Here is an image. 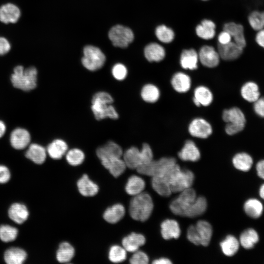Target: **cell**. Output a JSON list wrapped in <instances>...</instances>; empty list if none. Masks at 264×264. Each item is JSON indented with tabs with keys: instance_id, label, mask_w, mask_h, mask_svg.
<instances>
[{
	"instance_id": "obj_3",
	"label": "cell",
	"mask_w": 264,
	"mask_h": 264,
	"mask_svg": "<svg viewBox=\"0 0 264 264\" xmlns=\"http://www.w3.org/2000/svg\"><path fill=\"white\" fill-rule=\"evenodd\" d=\"M113 98L111 95L104 91L95 93L92 99L91 110L95 118L100 120L105 118L116 119L118 114L111 105Z\"/></svg>"
},
{
	"instance_id": "obj_39",
	"label": "cell",
	"mask_w": 264,
	"mask_h": 264,
	"mask_svg": "<svg viewBox=\"0 0 264 264\" xmlns=\"http://www.w3.org/2000/svg\"><path fill=\"white\" fill-rule=\"evenodd\" d=\"M145 187V181L141 177L133 175L128 178L125 190L128 194L134 196L143 192Z\"/></svg>"
},
{
	"instance_id": "obj_10",
	"label": "cell",
	"mask_w": 264,
	"mask_h": 264,
	"mask_svg": "<svg viewBox=\"0 0 264 264\" xmlns=\"http://www.w3.org/2000/svg\"><path fill=\"white\" fill-rule=\"evenodd\" d=\"M83 52L82 63L87 69L95 71L103 66L106 61V57L99 48L92 45H87L84 47Z\"/></svg>"
},
{
	"instance_id": "obj_47",
	"label": "cell",
	"mask_w": 264,
	"mask_h": 264,
	"mask_svg": "<svg viewBox=\"0 0 264 264\" xmlns=\"http://www.w3.org/2000/svg\"><path fill=\"white\" fill-rule=\"evenodd\" d=\"M85 159L83 151L78 149H72L66 152V160L72 166H78L82 164Z\"/></svg>"
},
{
	"instance_id": "obj_50",
	"label": "cell",
	"mask_w": 264,
	"mask_h": 264,
	"mask_svg": "<svg viewBox=\"0 0 264 264\" xmlns=\"http://www.w3.org/2000/svg\"><path fill=\"white\" fill-rule=\"evenodd\" d=\"M252 109L257 116L264 118V96H261L252 103Z\"/></svg>"
},
{
	"instance_id": "obj_35",
	"label": "cell",
	"mask_w": 264,
	"mask_h": 264,
	"mask_svg": "<svg viewBox=\"0 0 264 264\" xmlns=\"http://www.w3.org/2000/svg\"><path fill=\"white\" fill-rule=\"evenodd\" d=\"M125 209L121 204H116L108 208L103 214V218L109 223H115L124 216Z\"/></svg>"
},
{
	"instance_id": "obj_5",
	"label": "cell",
	"mask_w": 264,
	"mask_h": 264,
	"mask_svg": "<svg viewBox=\"0 0 264 264\" xmlns=\"http://www.w3.org/2000/svg\"><path fill=\"white\" fill-rule=\"evenodd\" d=\"M165 176L168 179L172 193H180L191 188L195 176L189 170H182L176 164Z\"/></svg>"
},
{
	"instance_id": "obj_14",
	"label": "cell",
	"mask_w": 264,
	"mask_h": 264,
	"mask_svg": "<svg viewBox=\"0 0 264 264\" xmlns=\"http://www.w3.org/2000/svg\"><path fill=\"white\" fill-rule=\"evenodd\" d=\"M227 31L231 35L232 41L239 46L245 48L247 39L245 35L243 25L234 21H228L223 23L222 29Z\"/></svg>"
},
{
	"instance_id": "obj_36",
	"label": "cell",
	"mask_w": 264,
	"mask_h": 264,
	"mask_svg": "<svg viewBox=\"0 0 264 264\" xmlns=\"http://www.w3.org/2000/svg\"><path fill=\"white\" fill-rule=\"evenodd\" d=\"M243 209L245 214L249 217L258 219L262 216L264 207L260 200L256 198H251L245 202Z\"/></svg>"
},
{
	"instance_id": "obj_32",
	"label": "cell",
	"mask_w": 264,
	"mask_h": 264,
	"mask_svg": "<svg viewBox=\"0 0 264 264\" xmlns=\"http://www.w3.org/2000/svg\"><path fill=\"white\" fill-rule=\"evenodd\" d=\"M80 193L85 197H92L98 192V186L89 179L87 175H84L77 182Z\"/></svg>"
},
{
	"instance_id": "obj_23",
	"label": "cell",
	"mask_w": 264,
	"mask_h": 264,
	"mask_svg": "<svg viewBox=\"0 0 264 264\" xmlns=\"http://www.w3.org/2000/svg\"><path fill=\"white\" fill-rule=\"evenodd\" d=\"M178 157L183 161L195 162L200 157V153L198 148L194 142L187 140L182 148L178 153Z\"/></svg>"
},
{
	"instance_id": "obj_54",
	"label": "cell",
	"mask_w": 264,
	"mask_h": 264,
	"mask_svg": "<svg viewBox=\"0 0 264 264\" xmlns=\"http://www.w3.org/2000/svg\"><path fill=\"white\" fill-rule=\"evenodd\" d=\"M10 48L11 46L8 41L4 37H0V56L8 53Z\"/></svg>"
},
{
	"instance_id": "obj_59",
	"label": "cell",
	"mask_w": 264,
	"mask_h": 264,
	"mask_svg": "<svg viewBox=\"0 0 264 264\" xmlns=\"http://www.w3.org/2000/svg\"><path fill=\"white\" fill-rule=\"evenodd\" d=\"M201 1H208L209 0H200Z\"/></svg>"
},
{
	"instance_id": "obj_12",
	"label": "cell",
	"mask_w": 264,
	"mask_h": 264,
	"mask_svg": "<svg viewBox=\"0 0 264 264\" xmlns=\"http://www.w3.org/2000/svg\"><path fill=\"white\" fill-rule=\"evenodd\" d=\"M198 59L201 64L208 68L217 67L220 63L219 54L214 46L209 44H203L199 48Z\"/></svg>"
},
{
	"instance_id": "obj_46",
	"label": "cell",
	"mask_w": 264,
	"mask_h": 264,
	"mask_svg": "<svg viewBox=\"0 0 264 264\" xmlns=\"http://www.w3.org/2000/svg\"><path fill=\"white\" fill-rule=\"evenodd\" d=\"M127 251L123 247L117 245L112 246L109 252V260L114 263H121L126 260Z\"/></svg>"
},
{
	"instance_id": "obj_15",
	"label": "cell",
	"mask_w": 264,
	"mask_h": 264,
	"mask_svg": "<svg viewBox=\"0 0 264 264\" xmlns=\"http://www.w3.org/2000/svg\"><path fill=\"white\" fill-rule=\"evenodd\" d=\"M189 133L193 137L205 139L210 136L213 130L211 124L205 119L197 118L193 119L188 126Z\"/></svg>"
},
{
	"instance_id": "obj_34",
	"label": "cell",
	"mask_w": 264,
	"mask_h": 264,
	"mask_svg": "<svg viewBox=\"0 0 264 264\" xmlns=\"http://www.w3.org/2000/svg\"><path fill=\"white\" fill-rule=\"evenodd\" d=\"M154 35L157 40L164 44L172 43L176 37L173 29L164 23L156 26L154 29Z\"/></svg>"
},
{
	"instance_id": "obj_56",
	"label": "cell",
	"mask_w": 264,
	"mask_h": 264,
	"mask_svg": "<svg viewBox=\"0 0 264 264\" xmlns=\"http://www.w3.org/2000/svg\"><path fill=\"white\" fill-rule=\"evenodd\" d=\"M152 264H172V262L170 260H169V259H168L167 258H160V259L154 260L152 262Z\"/></svg>"
},
{
	"instance_id": "obj_53",
	"label": "cell",
	"mask_w": 264,
	"mask_h": 264,
	"mask_svg": "<svg viewBox=\"0 0 264 264\" xmlns=\"http://www.w3.org/2000/svg\"><path fill=\"white\" fill-rule=\"evenodd\" d=\"M254 40L257 45L264 50V28L256 32Z\"/></svg>"
},
{
	"instance_id": "obj_18",
	"label": "cell",
	"mask_w": 264,
	"mask_h": 264,
	"mask_svg": "<svg viewBox=\"0 0 264 264\" xmlns=\"http://www.w3.org/2000/svg\"><path fill=\"white\" fill-rule=\"evenodd\" d=\"M198 52L194 48H184L179 57L181 67L186 70H194L198 67Z\"/></svg>"
},
{
	"instance_id": "obj_20",
	"label": "cell",
	"mask_w": 264,
	"mask_h": 264,
	"mask_svg": "<svg viewBox=\"0 0 264 264\" xmlns=\"http://www.w3.org/2000/svg\"><path fill=\"white\" fill-rule=\"evenodd\" d=\"M240 94L244 101L251 104L261 96L258 84L252 80L247 81L242 84L240 88Z\"/></svg>"
},
{
	"instance_id": "obj_7",
	"label": "cell",
	"mask_w": 264,
	"mask_h": 264,
	"mask_svg": "<svg viewBox=\"0 0 264 264\" xmlns=\"http://www.w3.org/2000/svg\"><path fill=\"white\" fill-rule=\"evenodd\" d=\"M123 160L127 167L136 169L153 160V153L150 145L144 143L141 150L135 147L128 149L123 154Z\"/></svg>"
},
{
	"instance_id": "obj_6",
	"label": "cell",
	"mask_w": 264,
	"mask_h": 264,
	"mask_svg": "<svg viewBox=\"0 0 264 264\" xmlns=\"http://www.w3.org/2000/svg\"><path fill=\"white\" fill-rule=\"evenodd\" d=\"M37 71L35 67L24 69L21 66H17L11 75L13 86L24 91H29L35 88L37 85Z\"/></svg>"
},
{
	"instance_id": "obj_29",
	"label": "cell",
	"mask_w": 264,
	"mask_h": 264,
	"mask_svg": "<svg viewBox=\"0 0 264 264\" xmlns=\"http://www.w3.org/2000/svg\"><path fill=\"white\" fill-rule=\"evenodd\" d=\"M145 242L146 239L143 235L132 232L123 238L122 243L127 251L133 253L137 251Z\"/></svg>"
},
{
	"instance_id": "obj_24",
	"label": "cell",
	"mask_w": 264,
	"mask_h": 264,
	"mask_svg": "<svg viewBox=\"0 0 264 264\" xmlns=\"http://www.w3.org/2000/svg\"><path fill=\"white\" fill-rule=\"evenodd\" d=\"M100 161L103 166L115 177L122 175L127 167L124 161L121 157L103 158Z\"/></svg>"
},
{
	"instance_id": "obj_22",
	"label": "cell",
	"mask_w": 264,
	"mask_h": 264,
	"mask_svg": "<svg viewBox=\"0 0 264 264\" xmlns=\"http://www.w3.org/2000/svg\"><path fill=\"white\" fill-rule=\"evenodd\" d=\"M31 137L29 132L22 128H17L11 133L10 138V143L13 148L16 150L25 148L29 144Z\"/></svg>"
},
{
	"instance_id": "obj_27",
	"label": "cell",
	"mask_w": 264,
	"mask_h": 264,
	"mask_svg": "<svg viewBox=\"0 0 264 264\" xmlns=\"http://www.w3.org/2000/svg\"><path fill=\"white\" fill-rule=\"evenodd\" d=\"M96 154L99 159L111 157H121L123 152L121 147L113 141H109L98 148Z\"/></svg>"
},
{
	"instance_id": "obj_42",
	"label": "cell",
	"mask_w": 264,
	"mask_h": 264,
	"mask_svg": "<svg viewBox=\"0 0 264 264\" xmlns=\"http://www.w3.org/2000/svg\"><path fill=\"white\" fill-rule=\"evenodd\" d=\"M240 242L233 235H228L225 239L220 243L221 250L227 256H232L238 251Z\"/></svg>"
},
{
	"instance_id": "obj_40",
	"label": "cell",
	"mask_w": 264,
	"mask_h": 264,
	"mask_svg": "<svg viewBox=\"0 0 264 264\" xmlns=\"http://www.w3.org/2000/svg\"><path fill=\"white\" fill-rule=\"evenodd\" d=\"M67 145L61 139H56L47 147V152L49 156L53 159H60L66 153Z\"/></svg>"
},
{
	"instance_id": "obj_21",
	"label": "cell",
	"mask_w": 264,
	"mask_h": 264,
	"mask_svg": "<svg viewBox=\"0 0 264 264\" xmlns=\"http://www.w3.org/2000/svg\"><path fill=\"white\" fill-rule=\"evenodd\" d=\"M27 258V254L23 248L12 246L7 248L4 252L3 259L7 264H22Z\"/></svg>"
},
{
	"instance_id": "obj_55",
	"label": "cell",
	"mask_w": 264,
	"mask_h": 264,
	"mask_svg": "<svg viewBox=\"0 0 264 264\" xmlns=\"http://www.w3.org/2000/svg\"><path fill=\"white\" fill-rule=\"evenodd\" d=\"M256 170L258 176L264 179V159L257 162L256 164Z\"/></svg>"
},
{
	"instance_id": "obj_33",
	"label": "cell",
	"mask_w": 264,
	"mask_h": 264,
	"mask_svg": "<svg viewBox=\"0 0 264 264\" xmlns=\"http://www.w3.org/2000/svg\"><path fill=\"white\" fill-rule=\"evenodd\" d=\"M234 167L242 172L249 171L253 164V159L248 153L244 152L238 153L232 158Z\"/></svg>"
},
{
	"instance_id": "obj_44",
	"label": "cell",
	"mask_w": 264,
	"mask_h": 264,
	"mask_svg": "<svg viewBox=\"0 0 264 264\" xmlns=\"http://www.w3.org/2000/svg\"><path fill=\"white\" fill-rule=\"evenodd\" d=\"M19 230L9 224L0 225V240L3 243L14 242L18 235Z\"/></svg>"
},
{
	"instance_id": "obj_51",
	"label": "cell",
	"mask_w": 264,
	"mask_h": 264,
	"mask_svg": "<svg viewBox=\"0 0 264 264\" xmlns=\"http://www.w3.org/2000/svg\"><path fill=\"white\" fill-rule=\"evenodd\" d=\"M11 174L9 168L4 165L0 164V184L7 183L10 179Z\"/></svg>"
},
{
	"instance_id": "obj_9",
	"label": "cell",
	"mask_w": 264,
	"mask_h": 264,
	"mask_svg": "<svg viewBox=\"0 0 264 264\" xmlns=\"http://www.w3.org/2000/svg\"><path fill=\"white\" fill-rule=\"evenodd\" d=\"M213 233L211 225L205 220H199L196 225H190L187 232L188 240L195 245L207 246Z\"/></svg>"
},
{
	"instance_id": "obj_28",
	"label": "cell",
	"mask_w": 264,
	"mask_h": 264,
	"mask_svg": "<svg viewBox=\"0 0 264 264\" xmlns=\"http://www.w3.org/2000/svg\"><path fill=\"white\" fill-rule=\"evenodd\" d=\"M213 99V94L207 87L199 86L195 89L193 101L197 107L208 106L211 104Z\"/></svg>"
},
{
	"instance_id": "obj_30",
	"label": "cell",
	"mask_w": 264,
	"mask_h": 264,
	"mask_svg": "<svg viewBox=\"0 0 264 264\" xmlns=\"http://www.w3.org/2000/svg\"><path fill=\"white\" fill-rule=\"evenodd\" d=\"M180 233L179 225L175 220L167 219L161 224V233L165 240L177 239L180 236Z\"/></svg>"
},
{
	"instance_id": "obj_49",
	"label": "cell",
	"mask_w": 264,
	"mask_h": 264,
	"mask_svg": "<svg viewBox=\"0 0 264 264\" xmlns=\"http://www.w3.org/2000/svg\"><path fill=\"white\" fill-rule=\"evenodd\" d=\"M112 74L116 79L123 80L127 76V69L123 64H117L112 67Z\"/></svg>"
},
{
	"instance_id": "obj_17",
	"label": "cell",
	"mask_w": 264,
	"mask_h": 264,
	"mask_svg": "<svg viewBox=\"0 0 264 264\" xmlns=\"http://www.w3.org/2000/svg\"><path fill=\"white\" fill-rule=\"evenodd\" d=\"M7 214L10 220L18 225L23 223L29 216L27 206L19 202L11 204L8 209Z\"/></svg>"
},
{
	"instance_id": "obj_4",
	"label": "cell",
	"mask_w": 264,
	"mask_h": 264,
	"mask_svg": "<svg viewBox=\"0 0 264 264\" xmlns=\"http://www.w3.org/2000/svg\"><path fill=\"white\" fill-rule=\"evenodd\" d=\"M222 118L226 123L224 130L227 135H236L243 131L246 127L245 114L238 107L225 109L222 112Z\"/></svg>"
},
{
	"instance_id": "obj_19",
	"label": "cell",
	"mask_w": 264,
	"mask_h": 264,
	"mask_svg": "<svg viewBox=\"0 0 264 264\" xmlns=\"http://www.w3.org/2000/svg\"><path fill=\"white\" fill-rule=\"evenodd\" d=\"M145 57L150 62L158 63L163 60L166 56V49L157 42L147 44L144 49Z\"/></svg>"
},
{
	"instance_id": "obj_48",
	"label": "cell",
	"mask_w": 264,
	"mask_h": 264,
	"mask_svg": "<svg viewBox=\"0 0 264 264\" xmlns=\"http://www.w3.org/2000/svg\"><path fill=\"white\" fill-rule=\"evenodd\" d=\"M130 262L132 264H147L149 258L145 252L138 250L133 252L130 259Z\"/></svg>"
},
{
	"instance_id": "obj_58",
	"label": "cell",
	"mask_w": 264,
	"mask_h": 264,
	"mask_svg": "<svg viewBox=\"0 0 264 264\" xmlns=\"http://www.w3.org/2000/svg\"><path fill=\"white\" fill-rule=\"evenodd\" d=\"M259 193L260 197L264 200V183L260 187Z\"/></svg>"
},
{
	"instance_id": "obj_37",
	"label": "cell",
	"mask_w": 264,
	"mask_h": 264,
	"mask_svg": "<svg viewBox=\"0 0 264 264\" xmlns=\"http://www.w3.org/2000/svg\"><path fill=\"white\" fill-rule=\"evenodd\" d=\"M151 184L153 189L162 197H169L172 193L169 181L165 176L152 177Z\"/></svg>"
},
{
	"instance_id": "obj_38",
	"label": "cell",
	"mask_w": 264,
	"mask_h": 264,
	"mask_svg": "<svg viewBox=\"0 0 264 264\" xmlns=\"http://www.w3.org/2000/svg\"><path fill=\"white\" fill-rule=\"evenodd\" d=\"M259 241L258 232L253 228L245 230L240 235V244L245 249H250L253 248Z\"/></svg>"
},
{
	"instance_id": "obj_8",
	"label": "cell",
	"mask_w": 264,
	"mask_h": 264,
	"mask_svg": "<svg viewBox=\"0 0 264 264\" xmlns=\"http://www.w3.org/2000/svg\"><path fill=\"white\" fill-rule=\"evenodd\" d=\"M174 157H163L157 160L138 167L136 170L140 174L152 177L164 176L176 164Z\"/></svg>"
},
{
	"instance_id": "obj_26",
	"label": "cell",
	"mask_w": 264,
	"mask_h": 264,
	"mask_svg": "<svg viewBox=\"0 0 264 264\" xmlns=\"http://www.w3.org/2000/svg\"><path fill=\"white\" fill-rule=\"evenodd\" d=\"M171 83L175 91L179 93H185L190 89L191 79L187 74L177 72L173 75Z\"/></svg>"
},
{
	"instance_id": "obj_52",
	"label": "cell",
	"mask_w": 264,
	"mask_h": 264,
	"mask_svg": "<svg viewBox=\"0 0 264 264\" xmlns=\"http://www.w3.org/2000/svg\"><path fill=\"white\" fill-rule=\"evenodd\" d=\"M217 39L218 43L221 44H227L232 41L230 34L223 29L218 33Z\"/></svg>"
},
{
	"instance_id": "obj_31",
	"label": "cell",
	"mask_w": 264,
	"mask_h": 264,
	"mask_svg": "<svg viewBox=\"0 0 264 264\" xmlns=\"http://www.w3.org/2000/svg\"><path fill=\"white\" fill-rule=\"evenodd\" d=\"M25 156L34 163L42 164L45 160L46 152L45 149L37 144H32L25 152Z\"/></svg>"
},
{
	"instance_id": "obj_43",
	"label": "cell",
	"mask_w": 264,
	"mask_h": 264,
	"mask_svg": "<svg viewBox=\"0 0 264 264\" xmlns=\"http://www.w3.org/2000/svg\"><path fill=\"white\" fill-rule=\"evenodd\" d=\"M73 247L67 242L60 243L56 252V259L61 263H67L71 260L74 256Z\"/></svg>"
},
{
	"instance_id": "obj_1",
	"label": "cell",
	"mask_w": 264,
	"mask_h": 264,
	"mask_svg": "<svg viewBox=\"0 0 264 264\" xmlns=\"http://www.w3.org/2000/svg\"><path fill=\"white\" fill-rule=\"evenodd\" d=\"M207 207L206 198L202 196L197 197L196 191L191 187L180 192L169 206L175 215L188 218L201 215L206 210Z\"/></svg>"
},
{
	"instance_id": "obj_57",
	"label": "cell",
	"mask_w": 264,
	"mask_h": 264,
	"mask_svg": "<svg viewBox=\"0 0 264 264\" xmlns=\"http://www.w3.org/2000/svg\"><path fill=\"white\" fill-rule=\"evenodd\" d=\"M6 130V127L3 122L0 121V138L4 134Z\"/></svg>"
},
{
	"instance_id": "obj_13",
	"label": "cell",
	"mask_w": 264,
	"mask_h": 264,
	"mask_svg": "<svg viewBox=\"0 0 264 264\" xmlns=\"http://www.w3.org/2000/svg\"><path fill=\"white\" fill-rule=\"evenodd\" d=\"M217 50L220 59L225 61H233L238 59L242 56L244 48L232 41L225 44L217 43Z\"/></svg>"
},
{
	"instance_id": "obj_25",
	"label": "cell",
	"mask_w": 264,
	"mask_h": 264,
	"mask_svg": "<svg viewBox=\"0 0 264 264\" xmlns=\"http://www.w3.org/2000/svg\"><path fill=\"white\" fill-rule=\"evenodd\" d=\"M20 15V10L12 3H6L0 7V21L4 23L16 22Z\"/></svg>"
},
{
	"instance_id": "obj_11",
	"label": "cell",
	"mask_w": 264,
	"mask_h": 264,
	"mask_svg": "<svg viewBox=\"0 0 264 264\" xmlns=\"http://www.w3.org/2000/svg\"><path fill=\"white\" fill-rule=\"evenodd\" d=\"M109 38L115 46L125 48L133 41L134 34L130 28L116 25L110 29Z\"/></svg>"
},
{
	"instance_id": "obj_45",
	"label": "cell",
	"mask_w": 264,
	"mask_h": 264,
	"mask_svg": "<svg viewBox=\"0 0 264 264\" xmlns=\"http://www.w3.org/2000/svg\"><path fill=\"white\" fill-rule=\"evenodd\" d=\"M160 90L155 85L148 84L143 86L141 91L142 99L150 103L156 102L160 97Z\"/></svg>"
},
{
	"instance_id": "obj_2",
	"label": "cell",
	"mask_w": 264,
	"mask_h": 264,
	"mask_svg": "<svg viewBox=\"0 0 264 264\" xmlns=\"http://www.w3.org/2000/svg\"><path fill=\"white\" fill-rule=\"evenodd\" d=\"M154 208V203L150 195L142 192L133 196L131 200L129 211L132 219L145 221L151 216Z\"/></svg>"
},
{
	"instance_id": "obj_16",
	"label": "cell",
	"mask_w": 264,
	"mask_h": 264,
	"mask_svg": "<svg viewBox=\"0 0 264 264\" xmlns=\"http://www.w3.org/2000/svg\"><path fill=\"white\" fill-rule=\"evenodd\" d=\"M217 25L210 19H203L195 28L196 36L199 39L208 41L212 40L216 35Z\"/></svg>"
},
{
	"instance_id": "obj_41",
	"label": "cell",
	"mask_w": 264,
	"mask_h": 264,
	"mask_svg": "<svg viewBox=\"0 0 264 264\" xmlns=\"http://www.w3.org/2000/svg\"><path fill=\"white\" fill-rule=\"evenodd\" d=\"M247 21L251 29L255 32L264 28V10L251 11L247 15Z\"/></svg>"
}]
</instances>
